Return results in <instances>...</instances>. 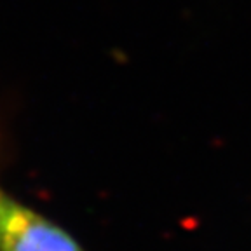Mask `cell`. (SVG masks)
<instances>
[{
    "label": "cell",
    "mask_w": 251,
    "mask_h": 251,
    "mask_svg": "<svg viewBox=\"0 0 251 251\" xmlns=\"http://www.w3.org/2000/svg\"><path fill=\"white\" fill-rule=\"evenodd\" d=\"M0 251H84L70 234L0 190Z\"/></svg>",
    "instance_id": "cell-1"
}]
</instances>
